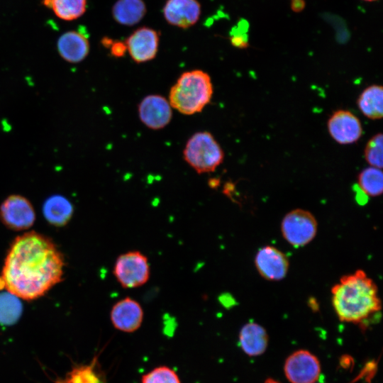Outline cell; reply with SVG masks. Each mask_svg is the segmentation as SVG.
<instances>
[{"mask_svg":"<svg viewBox=\"0 0 383 383\" xmlns=\"http://www.w3.org/2000/svg\"><path fill=\"white\" fill-rule=\"evenodd\" d=\"M65 260L48 237L30 231L17 237L4 260L0 289L27 301L36 299L59 283Z\"/></svg>","mask_w":383,"mask_h":383,"instance_id":"1","label":"cell"},{"mask_svg":"<svg viewBox=\"0 0 383 383\" xmlns=\"http://www.w3.org/2000/svg\"><path fill=\"white\" fill-rule=\"evenodd\" d=\"M331 295L334 311L343 322L362 324L382 308L377 286L362 270L341 277Z\"/></svg>","mask_w":383,"mask_h":383,"instance_id":"2","label":"cell"},{"mask_svg":"<svg viewBox=\"0 0 383 383\" xmlns=\"http://www.w3.org/2000/svg\"><path fill=\"white\" fill-rule=\"evenodd\" d=\"M213 85L210 76L200 70L182 73L170 91L172 107L185 115L199 113L210 102Z\"/></svg>","mask_w":383,"mask_h":383,"instance_id":"3","label":"cell"},{"mask_svg":"<svg viewBox=\"0 0 383 383\" xmlns=\"http://www.w3.org/2000/svg\"><path fill=\"white\" fill-rule=\"evenodd\" d=\"M183 155L187 163L199 174L214 172L224 158L221 147L207 131L194 134L188 140Z\"/></svg>","mask_w":383,"mask_h":383,"instance_id":"4","label":"cell"},{"mask_svg":"<svg viewBox=\"0 0 383 383\" xmlns=\"http://www.w3.org/2000/svg\"><path fill=\"white\" fill-rule=\"evenodd\" d=\"M113 272L123 288H136L148 281L150 264L148 257L140 251H128L117 257Z\"/></svg>","mask_w":383,"mask_h":383,"instance_id":"5","label":"cell"},{"mask_svg":"<svg viewBox=\"0 0 383 383\" xmlns=\"http://www.w3.org/2000/svg\"><path fill=\"white\" fill-rule=\"evenodd\" d=\"M318 231L315 216L309 211L296 209L282 218L281 232L285 240L294 248L305 246L313 240Z\"/></svg>","mask_w":383,"mask_h":383,"instance_id":"6","label":"cell"},{"mask_svg":"<svg viewBox=\"0 0 383 383\" xmlns=\"http://www.w3.org/2000/svg\"><path fill=\"white\" fill-rule=\"evenodd\" d=\"M0 219L11 230H26L34 223L35 210L26 197L17 194L11 195L0 206Z\"/></svg>","mask_w":383,"mask_h":383,"instance_id":"7","label":"cell"},{"mask_svg":"<svg viewBox=\"0 0 383 383\" xmlns=\"http://www.w3.org/2000/svg\"><path fill=\"white\" fill-rule=\"evenodd\" d=\"M284 372L291 383H315L321 374V364L311 352L299 350L287 358Z\"/></svg>","mask_w":383,"mask_h":383,"instance_id":"8","label":"cell"},{"mask_svg":"<svg viewBox=\"0 0 383 383\" xmlns=\"http://www.w3.org/2000/svg\"><path fill=\"white\" fill-rule=\"evenodd\" d=\"M255 265L261 277L268 281H280L287 274L289 261L278 248L266 245L258 250L255 257Z\"/></svg>","mask_w":383,"mask_h":383,"instance_id":"9","label":"cell"},{"mask_svg":"<svg viewBox=\"0 0 383 383\" xmlns=\"http://www.w3.org/2000/svg\"><path fill=\"white\" fill-rule=\"evenodd\" d=\"M328 131L332 138L341 145L357 142L362 134L359 118L347 110H338L329 118Z\"/></svg>","mask_w":383,"mask_h":383,"instance_id":"10","label":"cell"},{"mask_svg":"<svg viewBox=\"0 0 383 383\" xmlns=\"http://www.w3.org/2000/svg\"><path fill=\"white\" fill-rule=\"evenodd\" d=\"M138 113L143 123L153 130L165 128L172 116L170 102L158 94L145 96L138 106Z\"/></svg>","mask_w":383,"mask_h":383,"instance_id":"11","label":"cell"},{"mask_svg":"<svg viewBox=\"0 0 383 383\" xmlns=\"http://www.w3.org/2000/svg\"><path fill=\"white\" fill-rule=\"evenodd\" d=\"M125 44L131 58L137 63L150 61L157 55L159 35L148 27L135 30L126 40Z\"/></svg>","mask_w":383,"mask_h":383,"instance_id":"12","label":"cell"},{"mask_svg":"<svg viewBox=\"0 0 383 383\" xmlns=\"http://www.w3.org/2000/svg\"><path fill=\"white\" fill-rule=\"evenodd\" d=\"M143 310L136 300L127 296L118 301L111 311V321L113 327L122 332L136 331L143 321Z\"/></svg>","mask_w":383,"mask_h":383,"instance_id":"13","label":"cell"},{"mask_svg":"<svg viewBox=\"0 0 383 383\" xmlns=\"http://www.w3.org/2000/svg\"><path fill=\"white\" fill-rule=\"evenodd\" d=\"M162 12L170 24L187 28L198 21L201 6L196 0H167Z\"/></svg>","mask_w":383,"mask_h":383,"instance_id":"14","label":"cell"},{"mask_svg":"<svg viewBox=\"0 0 383 383\" xmlns=\"http://www.w3.org/2000/svg\"><path fill=\"white\" fill-rule=\"evenodd\" d=\"M57 45L60 56L73 63L83 60L89 51L87 37L81 31L70 30L63 33Z\"/></svg>","mask_w":383,"mask_h":383,"instance_id":"15","label":"cell"},{"mask_svg":"<svg viewBox=\"0 0 383 383\" xmlns=\"http://www.w3.org/2000/svg\"><path fill=\"white\" fill-rule=\"evenodd\" d=\"M239 343L243 351L249 356H257L265 353L268 345V335L260 324L249 322L239 333Z\"/></svg>","mask_w":383,"mask_h":383,"instance_id":"16","label":"cell"},{"mask_svg":"<svg viewBox=\"0 0 383 383\" xmlns=\"http://www.w3.org/2000/svg\"><path fill=\"white\" fill-rule=\"evenodd\" d=\"M73 206L61 195H53L48 198L43 206V213L47 221L57 227L65 226L73 214Z\"/></svg>","mask_w":383,"mask_h":383,"instance_id":"17","label":"cell"},{"mask_svg":"<svg viewBox=\"0 0 383 383\" xmlns=\"http://www.w3.org/2000/svg\"><path fill=\"white\" fill-rule=\"evenodd\" d=\"M55 383H107V381L96 355L89 364L76 365L64 379H57Z\"/></svg>","mask_w":383,"mask_h":383,"instance_id":"18","label":"cell"},{"mask_svg":"<svg viewBox=\"0 0 383 383\" xmlns=\"http://www.w3.org/2000/svg\"><path fill=\"white\" fill-rule=\"evenodd\" d=\"M357 104L364 116L372 120L383 116V88L373 84L365 88L360 94Z\"/></svg>","mask_w":383,"mask_h":383,"instance_id":"19","label":"cell"},{"mask_svg":"<svg viewBox=\"0 0 383 383\" xmlns=\"http://www.w3.org/2000/svg\"><path fill=\"white\" fill-rule=\"evenodd\" d=\"M145 13V4L142 0H118L112 9L116 21L125 26L138 23Z\"/></svg>","mask_w":383,"mask_h":383,"instance_id":"20","label":"cell"},{"mask_svg":"<svg viewBox=\"0 0 383 383\" xmlns=\"http://www.w3.org/2000/svg\"><path fill=\"white\" fill-rule=\"evenodd\" d=\"M43 4L52 9L59 18L72 21L84 14L87 0H43Z\"/></svg>","mask_w":383,"mask_h":383,"instance_id":"21","label":"cell"},{"mask_svg":"<svg viewBox=\"0 0 383 383\" xmlns=\"http://www.w3.org/2000/svg\"><path fill=\"white\" fill-rule=\"evenodd\" d=\"M23 305L16 295L9 292L0 293V324L11 326L21 316Z\"/></svg>","mask_w":383,"mask_h":383,"instance_id":"22","label":"cell"},{"mask_svg":"<svg viewBox=\"0 0 383 383\" xmlns=\"http://www.w3.org/2000/svg\"><path fill=\"white\" fill-rule=\"evenodd\" d=\"M358 187L367 196H378L383 192V174L380 169L370 167L362 170L357 177Z\"/></svg>","mask_w":383,"mask_h":383,"instance_id":"23","label":"cell"},{"mask_svg":"<svg viewBox=\"0 0 383 383\" xmlns=\"http://www.w3.org/2000/svg\"><path fill=\"white\" fill-rule=\"evenodd\" d=\"M383 138L379 133L367 142L364 154L365 160L373 167L382 169L383 167Z\"/></svg>","mask_w":383,"mask_h":383,"instance_id":"24","label":"cell"},{"mask_svg":"<svg viewBox=\"0 0 383 383\" xmlns=\"http://www.w3.org/2000/svg\"><path fill=\"white\" fill-rule=\"evenodd\" d=\"M141 383H181V381L174 370L167 366H159L143 374Z\"/></svg>","mask_w":383,"mask_h":383,"instance_id":"25","label":"cell"},{"mask_svg":"<svg viewBox=\"0 0 383 383\" xmlns=\"http://www.w3.org/2000/svg\"><path fill=\"white\" fill-rule=\"evenodd\" d=\"M109 48L111 55L115 57H121L124 56L127 50L125 43L121 41H113Z\"/></svg>","mask_w":383,"mask_h":383,"instance_id":"26","label":"cell"},{"mask_svg":"<svg viewBox=\"0 0 383 383\" xmlns=\"http://www.w3.org/2000/svg\"><path fill=\"white\" fill-rule=\"evenodd\" d=\"M231 44L238 48H245L248 46V38L243 33H233L231 38Z\"/></svg>","mask_w":383,"mask_h":383,"instance_id":"27","label":"cell"},{"mask_svg":"<svg viewBox=\"0 0 383 383\" xmlns=\"http://www.w3.org/2000/svg\"><path fill=\"white\" fill-rule=\"evenodd\" d=\"M113 43V40L107 37H105L102 39L101 43L106 48H109Z\"/></svg>","mask_w":383,"mask_h":383,"instance_id":"28","label":"cell"},{"mask_svg":"<svg viewBox=\"0 0 383 383\" xmlns=\"http://www.w3.org/2000/svg\"><path fill=\"white\" fill-rule=\"evenodd\" d=\"M265 383H280L272 378H268L265 380Z\"/></svg>","mask_w":383,"mask_h":383,"instance_id":"29","label":"cell"},{"mask_svg":"<svg viewBox=\"0 0 383 383\" xmlns=\"http://www.w3.org/2000/svg\"><path fill=\"white\" fill-rule=\"evenodd\" d=\"M363 1H376V0H363Z\"/></svg>","mask_w":383,"mask_h":383,"instance_id":"30","label":"cell"}]
</instances>
